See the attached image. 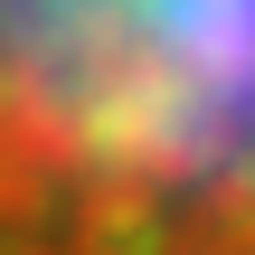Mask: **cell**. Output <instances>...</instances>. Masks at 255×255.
<instances>
[{"label":"cell","mask_w":255,"mask_h":255,"mask_svg":"<svg viewBox=\"0 0 255 255\" xmlns=\"http://www.w3.org/2000/svg\"><path fill=\"white\" fill-rule=\"evenodd\" d=\"M0 255H255V0H0Z\"/></svg>","instance_id":"6da1fadb"}]
</instances>
